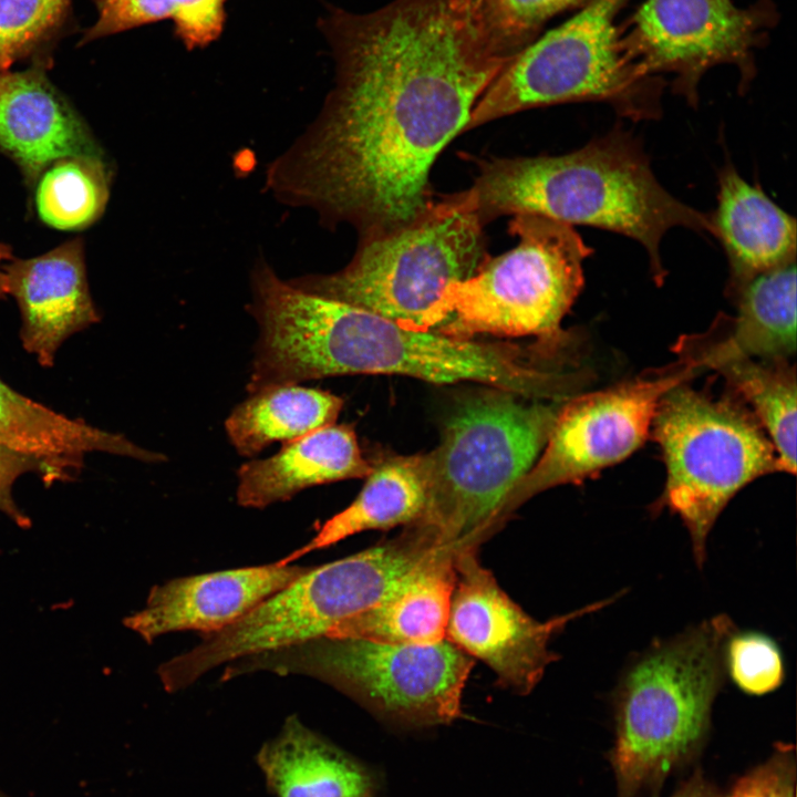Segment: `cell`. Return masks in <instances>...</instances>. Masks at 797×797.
<instances>
[{
  "label": "cell",
  "mask_w": 797,
  "mask_h": 797,
  "mask_svg": "<svg viewBox=\"0 0 797 797\" xmlns=\"http://www.w3.org/2000/svg\"><path fill=\"white\" fill-rule=\"evenodd\" d=\"M631 0H590L511 59L475 104L464 132L521 111L566 102L609 103L631 120L660 114L664 82L620 45L617 17Z\"/></svg>",
  "instance_id": "obj_10"
},
{
  "label": "cell",
  "mask_w": 797,
  "mask_h": 797,
  "mask_svg": "<svg viewBox=\"0 0 797 797\" xmlns=\"http://www.w3.org/2000/svg\"><path fill=\"white\" fill-rule=\"evenodd\" d=\"M38 179L37 211L40 219L52 228H85L105 209L108 176L100 156L61 158L46 167Z\"/></svg>",
  "instance_id": "obj_28"
},
{
  "label": "cell",
  "mask_w": 797,
  "mask_h": 797,
  "mask_svg": "<svg viewBox=\"0 0 797 797\" xmlns=\"http://www.w3.org/2000/svg\"><path fill=\"white\" fill-rule=\"evenodd\" d=\"M522 398L494 389L460 402L426 453V504L413 522L458 548H478L497 530L501 505L544 449L561 407Z\"/></svg>",
  "instance_id": "obj_6"
},
{
  "label": "cell",
  "mask_w": 797,
  "mask_h": 797,
  "mask_svg": "<svg viewBox=\"0 0 797 797\" xmlns=\"http://www.w3.org/2000/svg\"><path fill=\"white\" fill-rule=\"evenodd\" d=\"M371 468L352 426L332 424L283 443L271 457L241 465L237 503L246 508H266L309 487L365 478Z\"/></svg>",
  "instance_id": "obj_20"
},
{
  "label": "cell",
  "mask_w": 797,
  "mask_h": 797,
  "mask_svg": "<svg viewBox=\"0 0 797 797\" xmlns=\"http://www.w3.org/2000/svg\"><path fill=\"white\" fill-rule=\"evenodd\" d=\"M778 20L772 0L747 8L733 0H645L620 24V45L644 74L672 75V90L696 105L700 81L715 65L736 66L739 89H748L756 74L755 52Z\"/></svg>",
  "instance_id": "obj_12"
},
{
  "label": "cell",
  "mask_w": 797,
  "mask_h": 797,
  "mask_svg": "<svg viewBox=\"0 0 797 797\" xmlns=\"http://www.w3.org/2000/svg\"><path fill=\"white\" fill-rule=\"evenodd\" d=\"M712 221L727 257L732 294L757 275L796 260V220L731 163L718 173Z\"/></svg>",
  "instance_id": "obj_19"
},
{
  "label": "cell",
  "mask_w": 797,
  "mask_h": 797,
  "mask_svg": "<svg viewBox=\"0 0 797 797\" xmlns=\"http://www.w3.org/2000/svg\"><path fill=\"white\" fill-rule=\"evenodd\" d=\"M259 327L250 376L258 387L348 374H398L432 383L473 381L529 400L560 398L568 375L539 368L520 349L413 330L321 297L278 276L258 288Z\"/></svg>",
  "instance_id": "obj_2"
},
{
  "label": "cell",
  "mask_w": 797,
  "mask_h": 797,
  "mask_svg": "<svg viewBox=\"0 0 797 797\" xmlns=\"http://www.w3.org/2000/svg\"><path fill=\"white\" fill-rule=\"evenodd\" d=\"M0 797H7V796H4V795H2V794L0 793Z\"/></svg>",
  "instance_id": "obj_36"
},
{
  "label": "cell",
  "mask_w": 797,
  "mask_h": 797,
  "mask_svg": "<svg viewBox=\"0 0 797 797\" xmlns=\"http://www.w3.org/2000/svg\"><path fill=\"white\" fill-rule=\"evenodd\" d=\"M508 231L517 245L448 284L429 312L428 330L459 339L489 333L560 341V323L583 287L582 265L592 249L573 226L541 215H514Z\"/></svg>",
  "instance_id": "obj_9"
},
{
  "label": "cell",
  "mask_w": 797,
  "mask_h": 797,
  "mask_svg": "<svg viewBox=\"0 0 797 797\" xmlns=\"http://www.w3.org/2000/svg\"><path fill=\"white\" fill-rule=\"evenodd\" d=\"M12 257L11 248L6 244L0 242V265L3 261L12 260ZM6 294H8L7 278L3 270L0 268V300L4 299Z\"/></svg>",
  "instance_id": "obj_35"
},
{
  "label": "cell",
  "mask_w": 797,
  "mask_h": 797,
  "mask_svg": "<svg viewBox=\"0 0 797 797\" xmlns=\"http://www.w3.org/2000/svg\"><path fill=\"white\" fill-rule=\"evenodd\" d=\"M467 192L485 225L536 214L628 236L644 247L656 278L664 276L660 242L669 229L714 236L712 215L666 192L638 141L621 128L563 155L479 161Z\"/></svg>",
  "instance_id": "obj_3"
},
{
  "label": "cell",
  "mask_w": 797,
  "mask_h": 797,
  "mask_svg": "<svg viewBox=\"0 0 797 797\" xmlns=\"http://www.w3.org/2000/svg\"><path fill=\"white\" fill-rule=\"evenodd\" d=\"M0 151L29 182L61 158L101 154L81 117L37 69L0 73Z\"/></svg>",
  "instance_id": "obj_17"
},
{
  "label": "cell",
  "mask_w": 797,
  "mask_h": 797,
  "mask_svg": "<svg viewBox=\"0 0 797 797\" xmlns=\"http://www.w3.org/2000/svg\"><path fill=\"white\" fill-rule=\"evenodd\" d=\"M443 546L427 528L410 524L393 539L310 567L234 624L161 664L159 680L167 692H177L235 660L324 636L382 601Z\"/></svg>",
  "instance_id": "obj_5"
},
{
  "label": "cell",
  "mask_w": 797,
  "mask_h": 797,
  "mask_svg": "<svg viewBox=\"0 0 797 797\" xmlns=\"http://www.w3.org/2000/svg\"><path fill=\"white\" fill-rule=\"evenodd\" d=\"M670 797H723V794L700 768H696Z\"/></svg>",
  "instance_id": "obj_34"
},
{
  "label": "cell",
  "mask_w": 797,
  "mask_h": 797,
  "mask_svg": "<svg viewBox=\"0 0 797 797\" xmlns=\"http://www.w3.org/2000/svg\"><path fill=\"white\" fill-rule=\"evenodd\" d=\"M371 465L356 498L328 519L309 542L279 559L278 563H292L309 552L362 531L407 526L420 518L427 496V455H392Z\"/></svg>",
  "instance_id": "obj_23"
},
{
  "label": "cell",
  "mask_w": 797,
  "mask_h": 797,
  "mask_svg": "<svg viewBox=\"0 0 797 797\" xmlns=\"http://www.w3.org/2000/svg\"><path fill=\"white\" fill-rule=\"evenodd\" d=\"M34 472L45 478L43 465L35 458L0 445V511L19 527L31 525L29 517L19 508L12 497L14 482L23 474Z\"/></svg>",
  "instance_id": "obj_33"
},
{
  "label": "cell",
  "mask_w": 797,
  "mask_h": 797,
  "mask_svg": "<svg viewBox=\"0 0 797 797\" xmlns=\"http://www.w3.org/2000/svg\"><path fill=\"white\" fill-rule=\"evenodd\" d=\"M0 445L38 459L44 483L70 479L84 456L104 452L147 463L166 457L144 449L125 436L105 432L81 418H70L20 394L0 380Z\"/></svg>",
  "instance_id": "obj_18"
},
{
  "label": "cell",
  "mask_w": 797,
  "mask_h": 797,
  "mask_svg": "<svg viewBox=\"0 0 797 797\" xmlns=\"http://www.w3.org/2000/svg\"><path fill=\"white\" fill-rule=\"evenodd\" d=\"M97 20L84 41L169 20L174 35L187 49H204L224 32L228 0H94Z\"/></svg>",
  "instance_id": "obj_27"
},
{
  "label": "cell",
  "mask_w": 797,
  "mask_h": 797,
  "mask_svg": "<svg viewBox=\"0 0 797 797\" xmlns=\"http://www.w3.org/2000/svg\"><path fill=\"white\" fill-rule=\"evenodd\" d=\"M734 632L732 619L718 614L653 643L628 667L613 697L608 753L617 797H656L670 776L698 759Z\"/></svg>",
  "instance_id": "obj_4"
},
{
  "label": "cell",
  "mask_w": 797,
  "mask_h": 797,
  "mask_svg": "<svg viewBox=\"0 0 797 797\" xmlns=\"http://www.w3.org/2000/svg\"><path fill=\"white\" fill-rule=\"evenodd\" d=\"M590 0H473L474 15L488 46L510 61L539 38L546 23Z\"/></svg>",
  "instance_id": "obj_29"
},
{
  "label": "cell",
  "mask_w": 797,
  "mask_h": 797,
  "mask_svg": "<svg viewBox=\"0 0 797 797\" xmlns=\"http://www.w3.org/2000/svg\"><path fill=\"white\" fill-rule=\"evenodd\" d=\"M460 550L456 546L436 549L382 601L340 622L324 636L412 644L446 639Z\"/></svg>",
  "instance_id": "obj_21"
},
{
  "label": "cell",
  "mask_w": 797,
  "mask_h": 797,
  "mask_svg": "<svg viewBox=\"0 0 797 797\" xmlns=\"http://www.w3.org/2000/svg\"><path fill=\"white\" fill-rule=\"evenodd\" d=\"M319 29L334 85L267 184L359 238L393 231L435 200V161L508 61L484 40L473 0H393L368 13L330 8Z\"/></svg>",
  "instance_id": "obj_1"
},
{
  "label": "cell",
  "mask_w": 797,
  "mask_h": 797,
  "mask_svg": "<svg viewBox=\"0 0 797 797\" xmlns=\"http://www.w3.org/2000/svg\"><path fill=\"white\" fill-rule=\"evenodd\" d=\"M8 293L17 300L27 352L52 366L58 349L72 334L100 320L90 294L82 240H70L44 255L3 265Z\"/></svg>",
  "instance_id": "obj_16"
},
{
  "label": "cell",
  "mask_w": 797,
  "mask_h": 797,
  "mask_svg": "<svg viewBox=\"0 0 797 797\" xmlns=\"http://www.w3.org/2000/svg\"><path fill=\"white\" fill-rule=\"evenodd\" d=\"M485 226L467 190L446 195L398 229L359 238L354 256L339 271L289 281L403 328L426 331L444 289L472 277L488 257Z\"/></svg>",
  "instance_id": "obj_7"
},
{
  "label": "cell",
  "mask_w": 797,
  "mask_h": 797,
  "mask_svg": "<svg viewBox=\"0 0 797 797\" xmlns=\"http://www.w3.org/2000/svg\"><path fill=\"white\" fill-rule=\"evenodd\" d=\"M704 368L696 356L607 390L583 394L561 405L544 452L514 486L496 519V529L537 494L578 484L638 449L652 426L666 392Z\"/></svg>",
  "instance_id": "obj_13"
},
{
  "label": "cell",
  "mask_w": 797,
  "mask_h": 797,
  "mask_svg": "<svg viewBox=\"0 0 797 797\" xmlns=\"http://www.w3.org/2000/svg\"><path fill=\"white\" fill-rule=\"evenodd\" d=\"M477 550L465 548L457 555L446 639L488 665L498 684L528 694L558 659L549 649L552 635L568 622L603 609L618 596L538 621L500 588L491 571L479 562Z\"/></svg>",
  "instance_id": "obj_14"
},
{
  "label": "cell",
  "mask_w": 797,
  "mask_h": 797,
  "mask_svg": "<svg viewBox=\"0 0 797 797\" xmlns=\"http://www.w3.org/2000/svg\"><path fill=\"white\" fill-rule=\"evenodd\" d=\"M734 297L733 329L718 345L763 361H787L795 354L796 260L757 275Z\"/></svg>",
  "instance_id": "obj_26"
},
{
  "label": "cell",
  "mask_w": 797,
  "mask_h": 797,
  "mask_svg": "<svg viewBox=\"0 0 797 797\" xmlns=\"http://www.w3.org/2000/svg\"><path fill=\"white\" fill-rule=\"evenodd\" d=\"M666 482L656 507L680 517L697 566L728 501L754 479L783 472L765 431L747 410L684 383L664 394L652 423Z\"/></svg>",
  "instance_id": "obj_11"
},
{
  "label": "cell",
  "mask_w": 797,
  "mask_h": 797,
  "mask_svg": "<svg viewBox=\"0 0 797 797\" xmlns=\"http://www.w3.org/2000/svg\"><path fill=\"white\" fill-rule=\"evenodd\" d=\"M697 355L705 368L724 375L728 384L753 408L775 447L783 472H796L795 368L787 361H763L735 354L716 343Z\"/></svg>",
  "instance_id": "obj_25"
},
{
  "label": "cell",
  "mask_w": 797,
  "mask_h": 797,
  "mask_svg": "<svg viewBox=\"0 0 797 797\" xmlns=\"http://www.w3.org/2000/svg\"><path fill=\"white\" fill-rule=\"evenodd\" d=\"M257 758L277 797H376L369 773L296 716Z\"/></svg>",
  "instance_id": "obj_22"
},
{
  "label": "cell",
  "mask_w": 797,
  "mask_h": 797,
  "mask_svg": "<svg viewBox=\"0 0 797 797\" xmlns=\"http://www.w3.org/2000/svg\"><path fill=\"white\" fill-rule=\"evenodd\" d=\"M343 400L299 384L277 385L250 394L225 422L239 455L249 457L275 442H289L337 421Z\"/></svg>",
  "instance_id": "obj_24"
},
{
  "label": "cell",
  "mask_w": 797,
  "mask_h": 797,
  "mask_svg": "<svg viewBox=\"0 0 797 797\" xmlns=\"http://www.w3.org/2000/svg\"><path fill=\"white\" fill-rule=\"evenodd\" d=\"M310 567L270 565L172 579L152 588L124 624L147 643L177 631L218 632L248 614Z\"/></svg>",
  "instance_id": "obj_15"
},
{
  "label": "cell",
  "mask_w": 797,
  "mask_h": 797,
  "mask_svg": "<svg viewBox=\"0 0 797 797\" xmlns=\"http://www.w3.org/2000/svg\"><path fill=\"white\" fill-rule=\"evenodd\" d=\"M725 667L737 687L751 695L775 691L785 675L778 645L757 632L731 635L725 649Z\"/></svg>",
  "instance_id": "obj_30"
},
{
  "label": "cell",
  "mask_w": 797,
  "mask_h": 797,
  "mask_svg": "<svg viewBox=\"0 0 797 797\" xmlns=\"http://www.w3.org/2000/svg\"><path fill=\"white\" fill-rule=\"evenodd\" d=\"M70 0H0V73L61 20Z\"/></svg>",
  "instance_id": "obj_31"
},
{
  "label": "cell",
  "mask_w": 797,
  "mask_h": 797,
  "mask_svg": "<svg viewBox=\"0 0 797 797\" xmlns=\"http://www.w3.org/2000/svg\"><path fill=\"white\" fill-rule=\"evenodd\" d=\"M795 748L778 743L766 760L736 778L723 797H795Z\"/></svg>",
  "instance_id": "obj_32"
},
{
  "label": "cell",
  "mask_w": 797,
  "mask_h": 797,
  "mask_svg": "<svg viewBox=\"0 0 797 797\" xmlns=\"http://www.w3.org/2000/svg\"><path fill=\"white\" fill-rule=\"evenodd\" d=\"M474 659L447 639L390 643L321 636L235 660L220 681L257 672L324 682L382 717L406 727L449 724L462 715V695Z\"/></svg>",
  "instance_id": "obj_8"
}]
</instances>
